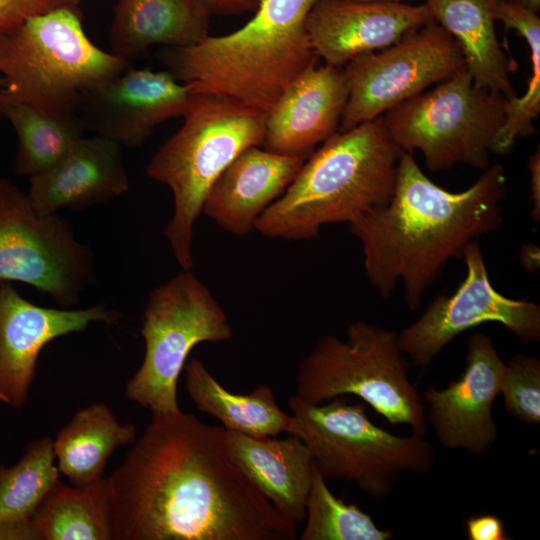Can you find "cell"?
Returning a JSON list of instances; mask_svg holds the SVG:
<instances>
[{"label": "cell", "mask_w": 540, "mask_h": 540, "mask_svg": "<svg viewBox=\"0 0 540 540\" xmlns=\"http://www.w3.org/2000/svg\"><path fill=\"white\" fill-rule=\"evenodd\" d=\"M134 443L105 478L112 540L296 539L230 456L223 427L153 414Z\"/></svg>", "instance_id": "6da1fadb"}, {"label": "cell", "mask_w": 540, "mask_h": 540, "mask_svg": "<svg viewBox=\"0 0 540 540\" xmlns=\"http://www.w3.org/2000/svg\"><path fill=\"white\" fill-rule=\"evenodd\" d=\"M504 168L483 170L468 189L450 192L431 181L413 153H401L390 199L348 223L362 243L369 283L386 298L399 282L410 310H417L452 258L501 224Z\"/></svg>", "instance_id": "7a4b0ae2"}, {"label": "cell", "mask_w": 540, "mask_h": 540, "mask_svg": "<svg viewBox=\"0 0 540 540\" xmlns=\"http://www.w3.org/2000/svg\"><path fill=\"white\" fill-rule=\"evenodd\" d=\"M319 0H261L252 19L229 34L168 48L170 73L197 93L235 99L268 113L317 63L306 19Z\"/></svg>", "instance_id": "3957f363"}, {"label": "cell", "mask_w": 540, "mask_h": 540, "mask_svg": "<svg viewBox=\"0 0 540 540\" xmlns=\"http://www.w3.org/2000/svg\"><path fill=\"white\" fill-rule=\"evenodd\" d=\"M401 153L383 115L336 132L303 163L254 229L270 238L301 241L317 237L326 224L352 222L390 199Z\"/></svg>", "instance_id": "277c9868"}, {"label": "cell", "mask_w": 540, "mask_h": 540, "mask_svg": "<svg viewBox=\"0 0 540 540\" xmlns=\"http://www.w3.org/2000/svg\"><path fill=\"white\" fill-rule=\"evenodd\" d=\"M266 116L230 97L198 93L183 125L147 164V175L173 194L164 234L182 270L193 267L194 224L210 187L241 152L263 146Z\"/></svg>", "instance_id": "5b68a950"}, {"label": "cell", "mask_w": 540, "mask_h": 540, "mask_svg": "<svg viewBox=\"0 0 540 540\" xmlns=\"http://www.w3.org/2000/svg\"><path fill=\"white\" fill-rule=\"evenodd\" d=\"M289 408L288 434L304 442L322 476L354 483L375 501L385 500L405 473L433 469L435 451L425 436L402 437L380 428L363 402L350 403L344 395L314 405L294 394Z\"/></svg>", "instance_id": "8992f818"}, {"label": "cell", "mask_w": 540, "mask_h": 540, "mask_svg": "<svg viewBox=\"0 0 540 540\" xmlns=\"http://www.w3.org/2000/svg\"><path fill=\"white\" fill-rule=\"evenodd\" d=\"M409 368L397 332L358 320L347 327L346 339L325 335L301 360L295 395L314 405L355 395L392 425H409L412 434L425 436L426 408Z\"/></svg>", "instance_id": "52a82bcc"}, {"label": "cell", "mask_w": 540, "mask_h": 540, "mask_svg": "<svg viewBox=\"0 0 540 540\" xmlns=\"http://www.w3.org/2000/svg\"><path fill=\"white\" fill-rule=\"evenodd\" d=\"M81 10L31 17L0 33V74L8 94L49 110L74 113L82 95L132 64L97 47Z\"/></svg>", "instance_id": "ba28073f"}, {"label": "cell", "mask_w": 540, "mask_h": 540, "mask_svg": "<svg viewBox=\"0 0 540 540\" xmlns=\"http://www.w3.org/2000/svg\"><path fill=\"white\" fill-rule=\"evenodd\" d=\"M506 98L477 85L465 66L428 91L389 109L387 131L403 152L420 151L431 171L485 170L495 154Z\"/></svg>", "instance_id": "9c48e42d"}, {"label": "cell", "mask_w": 540, "mask_h": 540, "mask_svg": "<svg viewBox=\"0 0 540 540\" xmlns=\"http://www.w3.org/2000/svg\"><path fill=\"white\" fill-rule=\"evenodd\" d=\"M141 335L144 358L125 394L152 414H164L180 410L178 378L191 350L204 342L228 341L233 329L210 289L190 269L150 292Z\"/></svg>", "instance_id": "30bf717a"}, {"label": "cell", "mask_w": 540, "mask_h": 540, "mask_svg": "<svg viewBox=\"0 0 540 540\" xmlns=\"http://www.w3.org/2000/svg\"><path fill=\"white\" fill-rule=\"evenodd\" d=\"M0 280L28 284L66 309L96 281L94 252L69 221L38 212L6 178H0Z\"/></svg>", "instance_id": "8fae6325"}, {"label": "cell", "mask_w": 540, "mask_h": 540, "mask_svg": "<svg viewBox=\"0 0 540 540\" xmlns=\"http://www.w3.org/2000/svg\"><path fill=\"white\" fill-rule=\"evenodd\" d=\"M463 66L457 41L433 19L384 49L354 58L343 66L349 94L340 131L384 115Z\"/></svg>", "instance_id": "7c38bea8"}, {"label": "cell", "mask_w": 540, "mask_h": 540, "mask_svg": "<svg viewBox=\"0 0 540 540\" xmlns=\"http://www.w3.org/2000/svg\"><path fill=\"white\" fill-rule=\"evenodd\" d=\"M467 274L452 295H439L423 314L398 334V346L425 370L455 337L480 324L503 325L524 345L540 342V306L508 298L494 289L477 240L464 249Z\"/></svg>", "instance_id": "4fadbf2b"}, {"label": "cell", "mask_w": 540, "mask_h": 540, "mask_svg": "<svg viewBox=\"0 0 540 540\" xmlns=\"http://www.w3.org/2000/svg\"><path fill=\"white\" fill-rule=\"evenodd\" d=\"M197 95L169 71L130 66L86 91L75 114L84 130L120 145L137 147L161 123L183 117Z\"/></svg>", "instance_id": "5bb4252c"}, {"label": "cell", "mask_w": 540, "mask_h": 540, "mask_svg": "<svg viewBox=\"0 0 540 540\" xmlns=\"http://www.w3.org/2000/svg\"><path fill=\"white\" fill-rule=\"evenodd\" d=\"M504 369L492 339L476 332L468 339L466 366L460 377L444 389L433 385L426 389L427 423L444 448L480 456L496 442L492 408Z\"/></svg>", "instance_id": "9a60e30c"}, {"label": "cell", "mask_w": 540, "mask_h": 540, "mask_svg": "<svg viewBox=\"0 0 540 540\" xmlns=\"http://www.w3.org/2000/svg\"><path fill=\"white\" fill-rule=\"evenodd\" d=\"M120 318L104 304L84 309L38 306L0 280V401L17 410L25 405L38 356L49 342L94 322L114 325Z\"/></svg>", "instance_id": "2e32d148"}, {"label": "cell", "mask_w": 540, "mask_h": 540, "mask_svg": "<svg viewBox=\"0 0 540 540\" xmlns=\"http://www.w3.org/2000/svg\"><path fill=\"white\" fill-rule=\"evenodd\" d=\"M431 19L426 4L319 0L307 16L306 30L317 57L343 67L396 43Z\"/></svg>", "instance_id": "e0dca14e"}, {"label": "cell", "mask_w": 540, "mask_h": 540, "mask_svg": "<svg viewBox=\"0 0 540 540\" xmlns=\"http://www.w3.org/2000/svg\"><path fill=\"white\" fill-rule=\"evenodd\" d=\"M348 94L343 67L309 68L267 113L263 147L303 157L337 132Z\"/></svg>", "instance_id": "ac0fdd59"}, {"label": "cell", "mask_w": 540, "mask_h": 540, "mask_svg": "<svg viewBox=\"0 0 540 540\" xmlns=\"http://www.w3.org/2000/svg\"><path fill=\"white\" fill-rule=\"evenodd\" d=\"M29 179L27 196L43 214L94 206L129 189L121 145L97 135L82 136L54 165Z\"/></svg>", "instance_id": "d6986e66"}, {"label": "cell", "mask_w": 540, "mask_h": 540, "mask_svg": "<svg viewBox=\"0 0 540 540\" xmlns=\"http://www.w3.org/2000/svg\"><path fill=\"white\" fill-rule=\"evenodd\" d=\"M303 163L300 156L249 147L214 181L202 212L225 231L246 235L255 228L261 214L283 195Z\"/></svg>", "instance_id": "ffe728a7"}, {"label": "cell", "mask_w": 540, "mask_h": 540, "mask_svg": "<svg viewBox=\"0 0 540 540\" xmlns=\"http://www.w3.org/2000/svg\"><path fill=\"white\" fill-rule=\"evenodd\" d=\"M227 450L263 496L292 523L305 521L313 458L304 442L224 429Z\"/></svg>", "instance_id": "44dd1931"}, {"label": "cell", "mask_w": 540, "mask_h": 540, "mask_svg": "<svg viewBox=\"0 0 540 540\" xmlns=\"http://www.w3.org/2000/svg\"><path fill=\"white\" fill-rule=\"evenodd\" d=\"M210 16L202 0H118L109 52L132 64L156 45H196L209 35Z\"/></svg>", "instance_id": "7402d4cb"}, {"label": "cell", "mask_w": 540, "mask_h": 540, "mask_svg": "<svg viewBox=\"0 0 540 540\" xmlns=\"http://www.w3.org/2000/svg\"><path fill=\"white\" fill-rule=\"evenodd\" d=\"M496 0H426L433 20L458 43L473 81L517 97L509 78V63L496 37L493 8Z\"/></svg>", "instance_id": "603a6c76"}, {"label": "cell", "mask_w": 540, "mask_h": 540, "mask_svg": "<svg viewBox=\"0 0 540 540\" xmlns=\"http://www.w3.org/2000/svg\"><path fill=\"white\" fill-rule=\"evenodd\" d=\"M184 369L186 390L196 408L218 419L224 429L253 437L288 433L292 416L279 407L268 385L237 394L224 388L197 358H191Z\"/></svg>", "instance_id": "cb8c5ba5"}, {"label": "cell", "mask_w": 540, "mask_h": 540, "mask_svg": "<svg viewBox=\"0 0 540 540\" xmlns=\"http://www.w3.org/2000/svg\"><path fill=\"white\" fill-rule=\"evenodd\" d=\"M136 427L121 424L104 403H94L76 412L58 432L53 448L59 472L74 486L103 479L112 453L136 441Z\"/></svg>", "instance_id": "d4e9b609"}, {"label": "cell", "mask_w": 540, "mask_h": 540, "mask_svg": "<svg viewBox=\"0 0 540 540\" xmlns=\"http://www.w3.org/2000/svg\"><path fill=\"white\" fill-rule=\"evenodd\" d=\"M0 118L17 136L16 175H37L60 160L84 131L74 113L49 110L16 98L0 88Z\"/></svg>", "instance_id": "484cf974"}, {"label": "cell", "mask_w": 540, "mask_h": 540, "mask_svg": "<svg viewBox=\"0 0 540 540\" xmlns=\"http://www.w3.org/2000/svg\"><path fill=\"white\" fill-rule=\"evenodd\" d=\"M32 520L43 540H112L105 478L83 486L58 480Z\"/></svg>", "instance_id": "4316f807"}, {"label": "cell", "mask_w": 540, "mask_h": 540, "mask_svg": "<svg viewBox=\"0 0 540 540\" xmlns=\"http://www.w3.org/2000/svg\"><path fill=\"white\" fill-rule=\"evenodd\" d=\"M493 16L526 40L532 66L525 94L506 100L505 119L495 144V154H505L518 137L535 132L533 121L540 112V19L536 12L505 0L495 1Z\"/></svg>", "instance_id": "83f0119b"}, {"label": "cell", "mask_w": 540, "mask_h": 540, "mask_svg": "<svg viewBox=\"0 0 540 540\" xmlns=\"http://www.w3.org/2000/svg\"><path fill=\"white\" fill-rule=\"evenodd\" d=\"M53 440L28 443L13 466L0 464V523H27L48 491L59 480Z\"/></svg>", "instance_id": "f1b7e54d"}, {"label": "cell", "mask_w": 540, "mask_h": 540, "mask_svg": "<svg viewBox=\"0 0 540 540\" xmlns=\"http://www.w3.org/2000/svg\"><path fill=\"white\" fill-rule=\"evenodd\" d=\"M301 540H389L390 530L380 529L370 515L337 498L313 460Z\"/></svg>", "instance_id": "f546056e"}, {"label": "cell", "mask_w": 540, "mask_h": 540, "mask_svg": "<svg viewBox=\"0 0 540 540\" xmlns=\"http://www.w3.org/2000/svg\"><path fill=\"white\" fill-rule=\"evenodd\" d=\"M500 394L504 409L528 426L540 424V360L517 353L505 362Z\"/></svg>", "instance_id": "4dcf8cb0"}, {"label": "cell", "mask_w": 540, "mask_h": 540, "mask_svg": "<svg viewBox=\"0 0 540 540\" xmlns=\"http://www.w3.org/2000/svg\"><path fill=\"white\" fill-rule=\"evenodd\" d=\"M82 0H0V33L60 9L80 10Z\"/></svg>", "instance_id": "1f68e13d"}, {"label": "cell", "mask_w": 540, "mask_h": 540, "mask_svg": "<svg viewBox=\"0 0 540 540\" xmlns=\"http://www.w3.org/2000/svg\"><path fill=\"white\" fill-rule=\"evenodd\" d=\"M469 540H507L508 537L502 520L493 514L472 516L466 521Z\"/></svg>", "instance_id": "d6a6232c"}, {"label": "cell", "mask_w": 540, "mask_h": 540, "mask_svg": "<svg viewBox=\"0 0 540 540\" xmlns=\"http://www.w3.org/2000/svg\"><path fill=\"white\" fill-rule=\"evenodd\" d=\"M261 0H202L210 15H242L255 12Z\"/></svg>", "instance_id": "836d02e7"}, {"label": "cell", "mask_w": 540, "mask_h": 540, "mask_svg": "<svg viewBox=\"0 0 540 540\" xmlns=\"http://www.w3.org/2000/svg\"><path fill=\"white\" fill-rule=\"evenodd\" d=\"M530 172V188L533 201L532 215L536 222L540 219V150L539 148L528 157Z\"/></svg>", "instance_id": "e575fe53"}, {"label": "cell", "mask_w": 540, "mask_h": 540, "mask_svg": "<svg viewBox=\"0 0 540 540\" xmlns=\"http://www.w3.org/2000/svg\"><path fill=\"white\" fill-rule=\"evenodd\" d=\"M520 262L527 271L539 268V249L534 244L524 245L520 251Z\"/></svg>", "instance_id": "d590c367"}, {"label": "cell", "mask_w": 540, "mask_h": 540, "mask_svg": "<svg viewBox=\"0 0 540 540\" xmlns=\"http://www.w3.org/2000/svg\"><path fill=\"white\" fill-rule=\"evenodd\" d=\"M510 3L522 6L538 13L540 9V0H505Z\"/></svg>", "instance_id": "8d00e7d4"}, {"label": "cell", "mask_w": 540, "mask_h": 540, "mask_svg": "<svg viewBox=\"0 0 540 540\" xmlns=\"http://www.w3.org/2000/svg\"><path fill=\"white\" fill-rule=\"evenodd\" d=\"M355 1H366V2H401L403 0H355Z\"/></svg>", "instance_id": "74e56055"}, {"label": "cell", "mask_w": 540, "mask_h": 540, "mask_svg": "<svg viewBox=\"0 0 540 540\" xmlns=\"http://www.w3.org/2000/svg\"><path fill=\"white\" fill-rule=\"evenodd\" d=\"M5 86V80L3 77H0V88H3Z\"/></svg>", "instance_id": "f35d334b"}]
</instances>
